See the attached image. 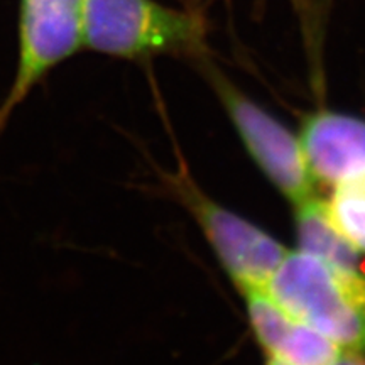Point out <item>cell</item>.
<instances>
[{"mask_svg":"<svg viewBox=\"0 0 365 365\" xmlns=\"http://www.w3.org/2000/svg\"><path fill=\"white\" fill-rule=\"evenodd\" d=\"M272 299L341 352L365 354V271L287 250L269 279Z\"/></svg>","mask_w":365,"mask_h":365,"instance_id":"cell-1","label":"cell"},{"mask_svg":"<svg viewBox=\"0 0 365 365\" xmlns=\"http://www.w3.org/2000/svg\"><path fill=\"white\" fill-rule=\"evenodd\" d=\"M207 27L198 14L158 0H85L83 49L143 61L156 56H200Z\"/></svg>","mask_w":365,"mask_h":365,"instance_id":"cell-2","label":"cell"},{"mask_svg":"<svg viewBox=\"0 0 365 365\" xmlns=\"http://www.w3.org/2000/svg\"><path fill=\"white\" fill-rule=\"evenodd\" d=\"M85 0H19L16 75L0 102V139L17 108L83 49Z\"/></svg>","mask_w":365,"mask_h":365,"instance_id":"cell-3","label":"cell"},{"mask_svg":"<svg viewBox=\"0 0 365 365\" xmlns=\"http://www.w3.org/2000/svg\"><path fill=\"white\" fill-rule=\"evenodd\" d=\"M170 182L237 289L266 287L289 249L261 227L210 198L185 171L171 175Z\"/></svg>","mask_w":365,"mask_h":365,"instance_id":"cell-4","label":"cell"},{"mask_svg":"<svg viewBox=\"0 0 365 365\" xmlns=\"http://www.w3.org/2000/svg\"><path fill=\"white\" fill-rule=\"evenodd\" d=\"M210 80L250 158L274 188L293 207L317 195L299 137L223 76L212 73Z\"/></svg>","mask_w":365,"mask_h":365,"instance_id":"cell-5","label":"cell"},{"mask_svg":"<svg viewBox=\"0 0 365 365\" xmlns=\"http://www.w3.org/2000/svg\"><path fill=\"white\" fill-rule=\"evenodd\" d=\"M266 365H330L341 350L281 308L266 287L240 289Z\"/></svg>","mask_w":365,"mask_h":365,"instance_id":"cell-6","label":"cell"},{"mask_svg":"<svg viewBox=\"0 0 365 365\" xmlns=\"http://www.w3.org/2000/svg\"><path fill=\"white\" fill-rule=\"evenodd\" d=\"M299 143L317 186H333L365 175V120L318 110L304 118Z\"/></svg>","mask_w":365,"mask_h":365,"instance_id":"cell-7","label":"cell"},{"mask_svg":"<svg viewBox=\"0 0 365 365\" xmlns=\"http://www.w3.org/2000/svg\"><path fill=\"white\" fill-rule=\"evenodd\" d=\"M298 249L333 264L346 267H362L364 255L346 242L333 225L325 198L318 193L294 207Z\"/></svg>","mask_w":365,"mask_h":365,"instance_id":"cell-8","label":"cell"},{"mask_svg":"<svg viewBox=\"0 0 365 365\" xmlns=\"http://www.w3.org/2000/svg\"><path fill=\"white\" fill-rule=\"evenodd\" d=\"M325 205L336 230L365 255V175L333 186Z\"/></svg>","mask_w":365,"mask_h":365,"instance_id":"cell-9","label":"cell"},{"mask_svg":"<svg viewBox=\"0 0 365 365\" xmlns=\"http://www.w3.org/2000/svg\"><path fill=\"white\" fill-rule=\"evenodd\" d=\"M330 365H365V354L344 352L336 357Z\"/></svg>","mask_w":365,"mask_h":365,"instance_id":"cell-10","label":"cell"}]
</instances>
